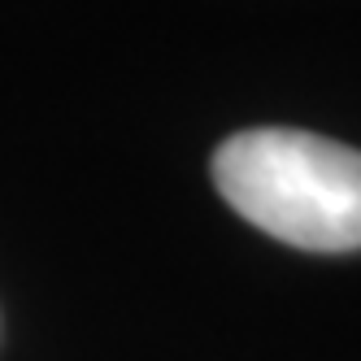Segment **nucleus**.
<instances>
[{
  "instance_id": "nucleus-1",
  "label": "nucleus",
  "mask_w": 361,
  "mask_h": 361,
  "mask_svg": "<svg viewBox=\"0 0 361 361\" xmlns=\"http://www.w3.org/2000/svg\"><path fill=\"white\" fill-rule=\"evenodd\" d=\"M218 196L257 231L305 252L361 248V152L292 126H257L218 144Z\"/></svg>"
}]
</instances>
